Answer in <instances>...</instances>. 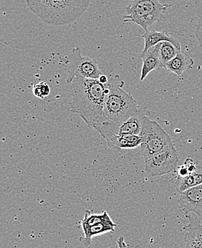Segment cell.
I'll use <instances>...</instances> for the list:
<instances>
[{"instance_id":"obj_14","label":"cell","mask_w":202,"mask_h":248,"mask_svg":"<svg viewBox=\"0 0 202 248\" xmlns=\"http://www.w3.org/2000/svg\"><path fill=\"white\" fill-rule=\"evenodd\" d=\"M194 61L188 53L179 51L174 58L169 61L165 68L177 76H182L184 72L192 68Z\"/></svg>"},{"instance_id":"obj_6","label":"cell","mask_w":202,"mask_h":248,"mask_svg":"<svg viewBox=\"0 0 202 248\" xmlns=\"http://www.w3.org/2000/svg\"><path fill=\"white\" fill-rule=\"evenodd\" d=\"M95 130L106 140L109 147L115 152H120L124 149H134L142 143L140 136L121 132L118 124L108 120L104 116Z\"/></svg>"},{"instance_id":"obj_15","label":"cell","mask_w":202,"mask_h":248,"mask_svg":"<svg viewBox=\"0 0 202 248\" xmlns=\"http://www.w3.org/2000/svg\"><path fill=\"white\" fill-rule=\"evenodd\" d=\"M202 184V166L197 165V170L194 172L186 177H176L175 182V188L178 193H182L189 188L198 186Z\"/></svg>"},{"instance_id":"obj_2","label":"cell","mask_w":202,"mask_h":248,"mask_svg":"<svg viewBox=\"0 0 202 248\" xmlns=\"http://www.w3.org/2000/svg\"><path fill=\"white\" fill-rule=\"evenodd\" d=\"M30 11L43 22L65 26L80 19L92 0H25Z\"/></svg>"},{"instance_id":"obj_5","label":"cell","mask_w":202,"mask_h":248,"mask_svg":"<svg viewBox=\"0 0 202 248\" xmlns=\"http://www.w3.org/2000/svg\"><path fill=\"white\" fill-rule=\"evenodd\" d=\"M139 136L142 139L140 152L144 161L174 145L165 130L156 122L150 120L148 117L145 119Z\"/></svg>"},{"instance_id":"obj_16","label":"cell","mask_w":202,"mask_h":248,"mask_svg":"<svg viewBox=\"0 0 202 248\" xmlns=\"http://www.w3.org/2000/svg\"><path fill=\"white\" fill-rule=\"evenodd\" d=\"M117 226L113 220L107 221V222H101L90 228L83 230L84 237H83V243L85 246H88L91 245L92 239L96 236L106 234L108 232H115V228Z\"/></svg>"},{"instance_id":"obj_17","label":"cell","mask_w":202,"mask_h":248,"mask_svg":"<svg viewBox=\"0 0 202 248\" xmlns=\"http://www.w3.org/2000/svg\"><path fill=\"white\" fill-rule=\"evenodd\" d=\"M112 220L107 212L104 211L101 214L93 213L91 210H85L84 218L80 221L82 229L90 228L101 222Z\"/></svg>"},{"instance_id":"obj_21","label":"cell","mask_w":202,"mask_h":248,"mask_svg":"<svg viewBox=\"0 0 202 248\" xmlns=\"http://www.w3.org/2000/svg\"><path fill=\"white\" fill-rule=\"evenodd\" d=\"M117 244L118 248H127L126 243H125V240H124V237L123 236L118 237Z\"/></svg>"},{"instance_id":"obj_18","label":"cell","mask_w":202,"mask_h":248,"mask_svg":"<svg viewBox=\"0 0 202 248\" xmlns=\"http://www.w3.org/2000/svg\"><path fill=\"white\" fill-rule=\"evenodd\" d=\"M179 51L181 50H178L172 43L162 42L160 47V60L162 68H165L169 61L174 58Z\"/></svg>"},{"instance_id":"obj_11","label":"cell","mask_w":202,"mask_h":248,"mask_svg":"<svg viewBox=\"0 0 202 248\" xmlns=\"http://www.w3.org/2000/svg\"><path fill=\"white\" fill-rule=\"evenodd\" d=\"M161 43L149 48L146 53L140 54V57L143 61L140 80L143 81L148 75L154 70L162 68L160 60V47Z\"/></svg>"},{"instance_id":"obj_10","label":"cell","mask_w":202,"mask_h":248,"mask_svg":"<svg viewBox=\"0 0 202 248\" xmlns=\"http://www.w3.org/2000/svg\"><path fill=\"white\" fill-rule=\"evenodd\" d=\"M189 221L184 230L185 233V248H202V225L201 221L191 213L185 215Z\"/></svg>"},{"instance_id":"obj_20","label":"cell","mask_w":202,"mask_h":248,"mask_svg":"<svg viewBox=\"0 0 202 248\" xmlns=\"http://www.w3.org/2000/svg\"><path fill=\"white\" fill-rule=\"evenodd\" d=\"M196 36H197V40L202 47V17L200 19L197 29H196Z\"/></svg>"},{"instance_id":"obj_1","label":"cell","mask_w":202,"mask_h":248,"mask_svg":"<svg viewBox=\"0 0 202 248\" xmlns=\"http://www.w3.org/2000/svg\"><path fill=\"white\" fill-rule=\"evenodd\" d=\"M71 83L69 110L83 119L90 128L95 129L103 117L105 101L109 88L98 79H74Z\"/></svg>"},{"instance_id":"obj_12","label":"cell","mask_w":202,"mask_h":248,"mask_svg":"<svg viewBox=\"0 0 202 248\" xmlns=\"http://www.w3.org/2000/svg\"><path fill=\"white\" fill-rule=\"evenodd\" d=\"M144 39V48L141 53H146L149 48L156 46L162 42L172 43L179 50H182L181 44L177 39L169 34L166 31H147L143 35Z\"/></svg>"},{"instance_id":"obj_9","label":"cell","mask_w":202,"mask_h":248,"mask_svg":"<svg viewBox=\"0 0 202 248\" xmlns=\"http://www.w3.org/2000/svg\"><path fill=\"white\" fill-rule=\"evenodd\" d=\"M178 203L185 215L194 213L202 217V184L180 193Z\"/></svg>"},{"instance_id":"obj_22","label":"cell","mask_w":202,"mask_h":248,"mask_svg":"<svg viewBox=\"0 0 202 248\" xmlns=\"http://www.w3.org/2000/svg\"><path fill=\"white\" fill-rule=\"evenodd\" d=\"M98 80L102 83V84L105 85L109 82V79H108L107 76H105V75H102V76H100L99 78H98Z\"/></svg>"},{"instance_id":"obj_8","label":"cell","mask_w":202,"mask_h":248,"mask_svg":"<svg viewBox=\"0 0 202 248\" xmlns=\"http://www.w3.org/2000/svg\"><path fill=\"white\" fill-rule=\"evenodd\" d=\"M179 162V154L173 145L145 161V171L152 177H159L176 171Z\"/></svg>"},{"instance_id":"obj_3","label":"cell","mask_w":202,"mask_h":248,"mask_svg":"<svg viewBox=\"0 0 202 248\" xmlns=\"http://www.w3.org/2000/svg\"><path fill=\"white\" fill-rule=\"evenodd\" d=\"M173 4H162L159 0H130L125 8L124 23L132 22L145 31L164 18L167 10Z\"/></svg>"},{"instance_id":"obj_7","label":"cell","mask_w":202,"mask_h":248,"mask_svg":"<svg viewBox=\"0 0 202 248\" xmlns=\"http://www.w3.org/2000/svg\"><path fill=\"white\" fill-rule=\"evenodd\" d=\"M67 83L74 79H98L103 75L95 60L81 55L79 47L73 49L67 61Z\"/></svg>"},{"instance_id":"obj_19","label":"cell","mask_w":202,"mask_h":248,"mask_svg":"<svg viewBox=\"0 0 202 248\" xmlns=\"http://www.w3.org/2000/svg\"><path fill=\"white\" fill-rule=\"evenodd\" d=\"M32 92H33L34 96L43 99L50 95V87L47 83L40 82L37 84L34 85Z\"/></svg>"},{"instance_id":"obj_4","label":"cell","mask_w":202,"mask_h":248,"mask_svg":"<svg viewBox=\"0 0 202 248\" xmlns=\"http://www.w3.org/2000/svg\"><path fill=\"white\" fill-rule=\"evenodd\" d=\"M139 110V105L131 94L118 86L109 87L103 109V116L106 119L121 125Z\"/></svg>"},{"instance_id":"obj_13","label":"cell","mask_w":202,"mask_h":248,"mask_svg":"<svg viewBox=\"0 0 202 248\" xmlns=\"http://www.w3.org/2000/svg\"><path fill=\"white\" fill-rule=\"evenodd\" d=\"M147 114L148 111L146 109H139L128 120L118 125V129L122 133L140 135L143 122L146 117H147Z\"/></svg>"}]
</instances>
